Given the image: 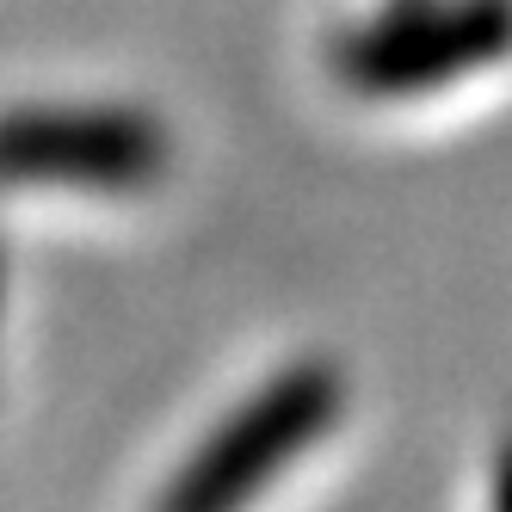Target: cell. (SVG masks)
I'll list each match as a JSON object with an SVG mask.
<instances>
[{"mask_svg":"<svg viewBox=\"0 0 512 512\" xmlns=\"http://www.w3.org/2000/svg\"><path fill=\"white\" fill-rule=\"evenodd\" d=\"M340 371L327 364H290L284 377H272L260 395H247L241 408L216 426L198 457L179 469V482L167 488V506L179 512H223L253 500L272 475H284L315 438L340 420Z\"/></svg>","mask_w":512,"mask_h":512,"instance_id":"1","label":"cell"},{"mask_svg":"<svg viewBox=\"0 0 512 512\" xmlns=\"http://www.w3.org/2000/svg\"><path fill=\"white\" fill-rule=\"evenodd\" d=\"M173 142L136 105H38L0 118V192H142L167 173Z\"/></svg>","mask_w":512,"mask_h":512,"instance_id":"2","label":"cell"},{"mask_svg":"<svg viewBox=\"0 0 512 512\" xmlns=\"http://www.w3.org/2000/svg\"><path fill=\"white\" fill-rule=\"evenodd\" d=\"M512 50V0H457V7H414L364 25L340 44V75L358 93H426L469 68Z\"/></svg>","mask_w":512,"mask_h":512,"instance_id":"3","label":"cell"}]
</instances>
